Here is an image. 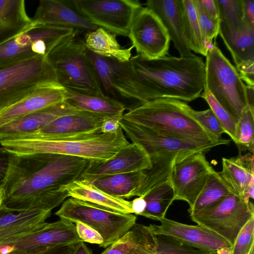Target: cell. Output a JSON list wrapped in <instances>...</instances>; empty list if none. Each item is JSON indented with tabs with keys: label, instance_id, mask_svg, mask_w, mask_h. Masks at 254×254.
Here are the masks:
<instances>
[{
	"label": "cell",
	"instance_id": "1",
	"mask_svg": "<svg viewBox=\"0 0 254 254\" xmlns=\"http://www.w3.org/2000/svg\"><path fill=\"white\" fill-rule=\"evenodd\" d=\"M89 161L59 154L9 152L2 205L17 212L52 211L68 197L65 186L78 180Z\"/></svg>",
	"mask_w": 254,
	"mask_h": 254
},
{
	"label": "cell",
	"instance_id": "2",
	"mask_svg": "<svg viewBox=\"0 0 254 254\" xmlns=\"http://www.w3.org/2000/svg\"><path fill=\"white\" fill-rule=\"evenodd\" d=\"M129 62L140 85L141 104L167 98L190 102L204 89L205 63L200 57L147 59L137 55Z\"/></svg>",
	"mask_w": 254,
	"mask_h": 254
},
{
	"label": "cell",
	"instance_id": "3",
	"mask_svg": "<svg viewBox=\"0 0 254 254\" xmlns=\"http://www.w3.org/2000/svg\"><path fill=\"white\" fill-rule=\"evenodd\" d=\"M129 143L121 126L117 131L109 133L56 139H11L0 141L2 147L15 154L54 153L98 161L111 158Z\"/></svg>",
	"mask_w": 254,
	"mask_h": 254
},
{
	"label": "cell",
	"instance_id": "4",
	"mask_svg": "<svg viewBox=\"0 0 254 254\" xmlns=\"http://www.w3.org/2000/svg\"><path fill=\"white\" fill-rule=\"evenodd\" d=\"M79 30L58 44L46 57L52 66L58 83L79 93L104 95L84 38Z\"/></svg>",
	"mask_w": 254,
	"mask_h": 254
},
{
	"label": "cell",
	"instance_id": "5",
	"mask_svg": "<svg viewBox=\"0 0 254 254\" xmlns=\"http://www.w3.org/2000/svg\"><path fill=\"white\" fill-rule=\"evenodd\" d=\"M189 106L185 102L178 99H158L132 108L123 115V119L187 138L219 140L192 117L188 111Z\"/></svg>",
	"mask_w": 254,
	"mask_h": 254
},
{
	"label": "cell",
	"instance_id": "6",
	"mask_svg": "<svg viewBox=\"0 0 254 254\" xmlns=\"http://www.w3.org/2000/svg\"><path fill=\"white\" fill-rule=\"evenodd\" d=\"M246 87L236 67L214 42L206 55L203 91L209 92L237 123L248 106Z\"/></svg>",
	"mask_w": 254,
	"mask_h": 254
},
{
	"label": "cell",
	"instance_id": "7",
	"mask_svg": "<svg viewBox=\"0 0 254 254\" xmlns=\"http://www.w3.org/2000/svg\"><path fill=\"white\" fill-rule=\"evenodd\" d=\"M53 82L56 75L45 56L0 65V111Z\"/></svg>",
	"mask_w": 254,
	"mask_h": 254
},
{
	"label": "cell",
	"instance_id": "8",
	"mask_svg": "<svg viewBox=\"0 0 254 254\" xmlns=\"http://www.w3.org/2000/svg\"><path fill=\"white\" fill-rule=\"evenodd\" d=\"M120 125L128 137L141 145L151 162L161 159H181L198 152H207L220 145H228L230 140H198L161 131L122 119Z\"/></svg>",
	"mask_w": 254,
	"mask_h": 254
},
{
	"label": "cell",
	"instance_id": "9",
	"mask_svg": "<svg viewBox=\"0 0 254 254\" xmlns=\"http://www.w3.org/2000/svg\"><path fill=\"white\" fill-rule=\"evenodd\" d=\"M55 214L60 219L74 224L80 222L96 230L103 239L99 247L105 249L125 235L137 219L133 214L113 211L71 197L64 200Z\"/></svg>",
	"mask_w": 254,
	"mask_h": 254
},
{
	"label": "cell",
	"instance_id": "10",
	"mask_svg": "<svg viewBox=\"0 0 254 254\" xmlns=\"http://www.w3.org/2000/svg\"><path fill=\"white\" fill-rule=\"evenodd\" d=\"M189 214L192 221L219 235L232 247L242 228L254 217V208L252 202L232 193L210 207Z\"/></svg>",
	"mask_w": 254,
	"mask_h": 254
},
{
	"label": "cell",
	"instance_id": "11",
	"mask_svg": "<svg viewBox=\"0 0 254 254\" xmlns=\"http://www.w3.org/2000/svg\"><path fill=\"white\" fill-rule=\"evenodd\" d=\"M67 3L97 27L127 36L132 21L142 6L138 0H72Z\"/></svg>",
	"mask_w": 254,
	"mask_h": 254
},
{
	"label": "cell",
	"instance_id": "12",
	"mask_svg": "<svg viewBox=\"0 0 254 254\" xmlns=\"http://www.w3.org/2000/svg\"><path fill=\"white\" fill-rule=\"evenodd\" d=\"M75 29L42 26L34 22L27 30L0 44V65L46 55V41L55 44L72 35Z\"/></svg>",
	"mask_w": 254,
	"mask_h": 254
},
{
	"label": "cell",
	"instance_id": "13",
	"mask_svg": "<svg viewBox=\"0 0 254 254\" xmlns=\"http://www.w3.org/2000/svg\"><path fill=\"white\" fill-rule=\"evenodd\" d=\"M127 36L141 58L154 59L169 55L168 32L159 17L147 7L142 6L136 13Z\"/></svg>",
	"mask_w": 254,
	"mask_h": 254
},
{
	"label": "cell",
	"instance_id": "14",
	"mask_svg": "<svg viewBox=\"0 0 254 254\" xmlns=\"http://www.w3.org/2000/svg\"><path fill=\"white\" fill-rule=\"evenodd\" d=\"M81 241L75 224L60 219L52 223L46 222L31 232L3 242L0 244V254H8L14 251H39L75 244Z\"/></svg>",
	"mask_w": 254,
	"mask_h": 254
},
{
	"label": "cell",
	"instance_id": "15",
	"mask_svg": "<svg viewBox=\"0 0 254 254\" xmlns=\"http://www.w3.org/2000/svg\"><path fill=\"white\" fill-rule=\"evenodd\" d=\"M213 169L202 152L176 160L170 176L174 200L185 201L191 207Z\"/></svg>",
	"mask_w": 254,
	"mask_h": 254
},
{
	"label": "cell",
	"instance_id": "16",
	"mask_svg": "<svg viewBox=\"0 0 254 254\" xmlns=\"http://www.w3.org/2000/svg\"><path fill=\"white\" fill-rule=\"evenodd\" d=\"M102 89L108 93H118L141 104V91L136 74L129 61L122 63L98 56L88 51ZM141 105V104H140Z\"/></svg>",
	"mask_w": 254,
	"mask_h": 254
},
{
	"label": "cell",
	"instance_id": "17",
	"mask_svg": "<svg viewBox=\"0 0 254 254\" xmlns=\"http://www.w3.org/2000/svg\"><path fill=\"white\" fill-rule=\"evenodd\" d=\"M152 167L151 159L146 151L139 144L132 142L107 160H90L78 180L92 183L103 177L146 171Z\"/></svg>",
	"mask_w": 254,
	"mask_h": 254
},
{
	"label": "cell",
	"instance_id": "18",
	"mask_svg": "<svg viewBox=\"0 0 254 254\" xmlns=\"http://www.w3.org/2000/svg\"><path fill=\"white\" fill-rule=\"evenodd\" d=\"M128 254H216L189 245L171 236L156 235L149 226L136 224L130 232Z\"/></svg>",
	"mask_w": 254,
	"mask_h": 254
},
{
	"label": "cell",
	"instance_id": "19",
	"mask_svg": "<svg viewBox=\"0 0 254 254\" xmlns=\"http://www.w3.org/2000/svg\"><path fill=\"white\" fill-rule=\"evenodd\" d=\"M107 118L77 111L55 119L35 133L15 139H56L101 133L102 123Z\"/></svg>",
	"mask_w": 254,
	"mask_h": 254
},
{
	"label": "cell",
	"instance_id": "20",
	"mask_svg": "<svg viewBox=\"0 0 254 254\" xmlns=\"http://www.w3.org/2000/svg\"><path fill=\"white\" fill-rule=\"evenodd\" d=\"M159 221L160 225H149L156 235L171 236L207 251L216 252L221 248L231 247L222 237L200 225L185 224L166 217Z\"/></svg>",
	"mask_w": 254,
	"mask_h": 254
},
{
	"label": "cell",
	"instance_id": "21",
	"mask_svg": "<svg viewBox=\"0 0 254 254\" xmlns=\"http://www.w3.org/2000/svg\"><path fill=\"white\" fill-rule=\"evenodd\" d=\"M77 112L64 101L32 112L0 127V141L36 132L55 119Z\"/></svg>",
	"mask_w": 254,
	"mask_h": 254
},
{
	"label": "cell",
	"instance_id": "22",
	"mask_svg": "<svg viewBox=\"0 0 254 254\" xmlns=\"http://www.w3.org/2000/svg\"><path fill=\"white\" fill-rule=\"evenodd\" d=\"M31 19L39 25L69 28L86 32L98 28L64 0H40Z\"/></svg>",
	"mask_w": 254,
	"mask_h": 254
},
{
	"label": "cell",
	"instance_id": "23",
	"mask_svg": "<svg viewBox=\"0 0 254 254\" xmlns=\"http://www.w3.org/2000/svg\"><path fill=\"white\" fill-rule=\"evenodd\" d=\"M66 90L53 82L36 90L16 103L0 111V127L32 112L64 102Z\"/></svg>",
	"mask_w": 254,
	"mask_h": 254
},
{
	"label": "cell",
	"instance_id": "24",
	"mask_svg": "<svg viewBox=\"0 0 254 254\" xmlns=\"http://www.w3.org/2000/svg\"><path fill=\"white\" fill-rule=\"evenodd\" d=\"M51 210L17 212L0 205V244L40 227L51 215Z\"/></svg>",
	"mask_w": 254,
	"mask_h": 254
},
{
	"label": "cell",
	"instance_id": "25",
	"mask_svg": "<svg viewBox=\"0 0 254 254\" xmlns=\"http://www.w3.org/2000/svg\"><path fill=\"white\" fill-rule=\"evenodd\" d=\"M145 5L160 19L180 57L193 55L183 35L180 0H148Z\"/></svg>",
	"mask_w": 254,
	"mask_h": 254
},
{
	"label": "cell",
	"instance_id": "26",
	"mask_svg": "<svg viewBox=\"0 0 254 254\" xmlns=\"http://www.w3.org/2000/svg\"><path fill=\"white\" fill-rule=\"evenodd\" d=\"M68 197L91 203L113 211L133 214L131 201L113 196L89 182L77 180L65 186Z\"/></svg>",
	"mask_w": 254,
	"mask_h": 254
},
{
	"label": "cell",
	"instance_id": "27",
	"mask_svg": "<svg viewBox=\"0 0 254 254\" xmlns=\"http://www.w3.org/2000/svg\"><path fill=\"white\" fill-rule=\"evenodd\" d=\"M254 154L242 155L240 153L236 158H223L222 170L219 175L232 192L242 197L246 189L254 184Z\"/></svg>",
	"mask_w": 254,
	"mask_h": 254
},
{
	"label": "cell",
	"instance_id": "28",
	"mask_svg": "<svg viewBox=\"0 0 254 254\" xmlns=\"http://www.w3.org/2000/svg\"><path fill=\"white\" fill-rule=\"evenodd\" d=\"M64 101L77 111H85L111 118L123 115L125 105L111 96L79 93L66 89Z\"/></svg>",
	"mask_w": 254,
	"mask_h": 254
},
{
	"label": "cell",
	"instance_id": "29",
	"mask_svg": "<svg viewBox=\"0 0 254 254\" xmlns=\"http://www.w3.org/2000/svg\"><path fill=\"white\" fill-rule=\"evenodd\" d=\"M219 34L238 65L254 61V28L245 23L239 27H230L220 23Z\"/></svg>",
	"mask_w": 254,
	"mask_h": 254
},
{
	"label": "cell",
	"instance_id": "30",
	"mask_svg": "<svg viewBox=\"0 0 254 254\" xmlns=\"http://www.w3.org/2000/svg\"><path fill=\"white\" fill-rule=\"evenodd\" d=\"M34 24L27 15L23 0H0V44Z\"/></svg>",
	"mask_w": 254,
	"mask_h": 254
},
{
	"label": "cell",
	"instance_id": "31",
	"mask_svg": "<svg viewBox=\"0 0 254 254\" xmlns=\"http://www.w3.org/2000/svg\"><path fill=\"white\" fill-rule=\"evenodd\" d=\"M117 35L104 28L98 27L87 32L84 39L89 51L100 57L112 59L125 63L131 58L133 47L122 48L118 43Z\"/></svg>",
	"mask_w": 254,
	"mask_h": 254
},
{
	"label": "cell",
	"instance_id": "32",
	"mask_svg": "<svg viewBox=\"0 0 254 254\" xmlns=\"http://www.w3.org/2000/svg\"><path fill=\"white\" fill-rule=\"evenodd\" d=\"M145 176V171H140L103 177L92 183L98 189L111 195L129 199L135 196Z\"/></svg>",
	"mask_w": 254,
	"mask_h": 254
},
{
	"label": "cell",
	"instance_id": "33",
	"mask_svg": "<svg viewBox=\"0 0 254 254\" xmlns=\"http://www.w3.org/2000/svg\"><path fill=\"white\" fill-rule=\"evenodd\" d=\"M184 37L190 51L206 56L201 32L193 0H180Z\"/></svg>",
	"mask_w": 254,
	"mask_h": 254
},
{
	"label": "cell",
	"instance_id": "34",
	"mask_svg": "<svg viewBox=\"0 0 254 254\" xmlns=\"http://www.w3.org/2000/svg\"><path fill=\"white\" fill-rule=\"evenodd\" d=\"M144 198L146 206L141 216L156 221L165 217L167 210L175 200L170 179L157 186Z\"/></svg>",
	"mask_w": 254,
	"mask_h": 254
},
{
	"label": "cell",
	"instance_id": "35",
	"mask_svg": "<svg viewBox=\"0 0 254 254\" xmlns=\"http://www.w3.org/2000/svg\"><path fill=\"white\" fill-rule=\"evenodd\" d=\"M233 193L219 174L214 169L189 213L210 207Z\"/></svg>",
	"mask_w": 254,
	"mask_h": 254
},
{
	"label": "cell",
	"instance_id": "36",
	"mask_svg": "<svg viewBox=\"0 0 254 254\" xmlns=\"http://www.w3.org/2000/svg\"><path fill=\"white\" fill-rule=\"evenodd\" d=\"M179 159L166 158L152 161V167L145 172L146 176L135 196L144 197L160 184L170 179L174 162Z\"/></svg>",
	"mask_w": 254,
	"mask_h": 254
},
{
	"label": "cell",
	"instance_id": "37",
	"mask_svg": "<svg viewBox=\"0 0 254 254\" xmlns=\"http://www.w3.org/2000/svg\"><path fill=\"white\" fill-rule=\"evenodd\" d=\"M254 110L249 106L243 112L237 123L235 143L241 150L254 154Z\"/></svg>",
	"mask_w": 254,
	"mask_h": 254
},
{
	"label": "cell",
	"instance_id": "38",
	"mask_svg": "<svg viewBox=\"0 0 254 254\" xmlns=\"http://www.w3.org/2000/svg\"><path fill=\"white\" fill-rule=\"evenodd\" d=\"M220 23L239 27L244 23L242 0H216Z\"/></svg>",
	"mask_w": 254,
	"mask_h": 254
},
{
	"label": "cell",
	"instance_id": "39",
	"mask_svg": "<svg viewBox=\"0 0 254 254\" xmlns=\"http://www.w3.org/2000/svg\"><path fill=\"white\" fill-rule=\"evenodd\" d=\"M208 104L220 124L224 133L228 134L235 142L237 123L233 118L215 100L208 91H203L200 95Z\"/></svg>",
	"mask_w": 254,
	"mask_h": 254
},
{
	"label": "cell",
	"instance_id": "40",
	"mask_svg": "<svg viewBox=\"0 0 254 254\" xmlns=\"http://www.w3.org/2000/svg\"><path fill=\"white\" fill-rule=\"evenodd\" d=\"M201 32L204 47L207 52L219 33L220 23L213 21L202 10L197 0H193Z\"/></svg>",
	"mask_w": 254,
	"mask_h": 254
},
{
	"label": "cell",
	"instance_id": "41",
	"mask_svg": "<svg viewBox=\"0 0 254 254\" xmlns=\"http://www.w3.org/2000/svg\"><path fill=\"white\" fill-rule=\"evenodd\" d=\"M188 111L192 117L208 132L216 139H222L221 135L224 133V130L210 108L204 111H197L189 106Z\"/></svg>",
	"mask_w": 254,
	"mask_h": 254
},
{
	"label": "cell",
	"instance_id": "42",
	"mask_svg": "<svg viewBox=\"0 0 254 254\" xmlns=\"http://www.w3.org/2000/svg\"><path fill=\"white\" fill-rule=\"evenodd\" d=\"M254 246V217L245 225L232 247V254H248Z\"/></svg>",
	"mask_w": 254,
	"mask_h": 254
},
{
	"label": "cell",
	"instance_id": "43",
	"mask_svg": "<svg viewBox=\"0 0 254 254\" xmlns=\"http://www.w3.org/2000/svg\"><path fill=\"white\" fill-rule=\"evenodd\" d=\"M79 238L83 242L101 245L103 239L101 235L89 225L80 222L75 223Z\"/></svg>",
	"mask_w": 254,
	"mask_h": 254
},
{
	"label": "cell",
	"instance_id": "44",
	"mask_svg": "<svg viewBox=\"0 0 254 254\" xmlns=\"http://www.w3.org/2000/svg\"><path fill=\"white\" fill-rule=\"evenodd\" d=\"M236 68L241 79L247 85L254 86V61H248L241 63Z\"/></svg>",
	"mask_w": 254,
	"mask_h": 254
},
{
	"label": "cell",
	"instance_id": "45",
	"mask_svg": "<svg viewBox=\"0 0 254 254\" xmlns=\"http://www.w3.org/2000/svg\"><path fill=\"white\" fill-rule=\"evenodd\" d=\"M75 244L60 246L36 252L14 251L8 254H71Z\"/></svg>",
	"mask_w": 254,
	"mask_h": 254
},
{
	"label": "cell",
	"instance_id": "46",
	"mask_svg": "<svg viewBox=\"0 0 254 254\" xmlns=\"http://www.w3.org/2000/svg\"><path fill=\"white\" fill-rule=\"evenodd\" d=\"M204 12L215 22L220 23L216 0H197Z\"/></svg>",
	"mask_w": 254,
	"mask_h": 254
},
{
	"label": "cell",
	"instance_id": "47",
	"mask_svg": "<svg viewBox=\"0 0 254 254\" xmlns=\"http://www.w3.org/2000/svg\"><path fill=\"white\" fill-rule=\"evenodd\" d=\"M242 3L244 22L254 28V0H242Z\"/></svg>",
	"mask_w": 254,
	"mask_h": 254
},
{
	"label": "cell",
	"instance_id": "48",
	"mask_svg": "<svg viewBox=\"0 0 254 254\" xmlns=\"http://www.w3.org/2000/svg\"><path fill=\"white\" fill-rule=\"evenodd\" d=\"M123 115L108 118L104 120L100 128L101 133L113 132L117 131L120 127V122Z\"/></svg>",
	"mask_w": 254,
	"mask_h": 254
},
{
	"label": "cell",
	"instance_id": "49",
	"mask_svg": "<svg viewBox=\"0 0 254 254\" xmlns=\"http://www.w3.org/2000/svg\"><path fill=\"white\" fill-rule=\"evenodd\" d=\"M9 165V152L0 147V187L5 178Z\"/></svg>",
	"mask_w": 254,
	"mask_h": 254
},
{
	"label": "cell",
	"instance_id": "50",
	"mask_svg": "<svg viewBox=\"0 0 254 254\" xmlns=\"http://www.w3.org/2000/svg\"><path fill=\"white\" fill-rule=\"evenodd\" d=\"M133 213L137 215H141L144 212L146 202L144 197L139 196L131 201Z\"/></svg>",
	"mask_w": 254,
	"mask_h": 254
},
{
	"label": "cell",
	"instance_id": "51",
	"mask_svg": "<svg viewBox=\"0 0 254 254\" xmlns=\"http://www.w3.org/2000/svg\"><path fill=\"white\" fill-rule=\"evenodd\" d=\"M71 254H93V253L85 243L81 241L74 245Z\"/></svg>",
	"mask_w": 254,
	"mask_h": 254
},
{
	"label": "cell",
	"instance_id": "52",
	"mask_svg": "<svg viewBox=\"0 0 254 254\" xmlns=\"http://www.w3.org/2000/svg\"><path fill=\"white\" fill-rule=\"evenodd\" d=\"M246 93L248 106L254 110V86L246 85Z\"/></svg>",
	"mask_w": 254,
	"mask_h": 254
},
{
	"label": "cell",
	"instance_id": "53",
	"mask_svg": "<svg viewBox=\"0 0 254 254\" xmlns=\"http://www.w3.org/2000/svg\"><path fill=\"white\" fill-rule=\"evenodd\" d=\"M242 197L247 202L250 201V199L254 198V184L249 185L245 190Z\"/></svg>",
	"mask_w": 254,
	"mask_h": 254
},
{
	"label": "cell",
	"instance_id": "54",
	"mask_svg": "<svg viewBox=\"0 0 254 254\" xmlns=\"http://www.w3.org/2000/svg\"><path fill=\"white\" fill-rule=\"evenodd\" d=\"M216 254H232V247L221 248L216 251Z\"/></svg>",
	"mask_w": 254,
	"mask_h": 254
},
{
	"label": "cell",
	"instance_id": "55",
	"mask_svg": "<svg viewBox=\"0 0 254 254\" xmlns=\"http://www.w3.org/2000/svg\"><path fill=\"white\" fill-rule=\"evenodd\" d=\"M3 199V191L1 187H0V205L2 204Z\"/></svg>",
	"mask_w": 254,
	"mask_h": 254
},
{
	"label": "cell",
	"instance_id": "56",
	"mask_svg": "<svg viewBox=\"0 0 254 254\" xmlns=\"http://www.w3.org/2000/svg\"><path fill=\"white\" fill-rule=\"evenodd\" d=\"M248 254H254V246L252 247Z\"/></svg>",
	"mask_w": 254,
	"mask_h": 254
}]
</instances>
